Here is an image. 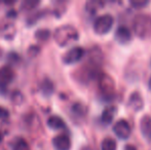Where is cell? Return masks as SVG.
<instances>
[{
	"label": "cell",
	"mask_w": 151,
	"mask_h": 150,
	"mask_svg": "<svg viewBox=\"0 0 151 150\" xmlns=\"http://www.w3.org/2000/svg\"><path fill=\"white\" fill-rule=\"evenodd\" d=\"M79 37L78 31L71 25H63L56 29L54 33L55 41L60 46H67L75 42Z\"/></svg>",
	"instance_id": "obj_1"
},
{
	"label": "cell",
	"mask_w": 151,
	"mask_h": 150,
	"mask_svg": "<svg viewBox=\"0 0 151 150\" xmlns=\"http://www.w3.org/2000/svg\"><path fill=\"white\" fill-rule=\"evenodd\" d=\"M12 150H30L29 144L24 139H18L14 142V145L12 147Z\"/></svg>",
	"instance_id": "obj_18"
},
{
	"label": "cell",
	"mask_w": 151,
	"mask_h": 150,
	"mask_svg": "<svg viewBox=\"0 0 151 150\" xmlns=\"http://www.w3.org/2000/svg\"><path fill=\"white\" fill-rule=\"evenodd\" d=\"M143 98L141 97V95L138 92H135L129 96V106L131 107L133 110L135 111H139L143 108Z\"/></svg>",
	"instance_id": "obj_11"
},
{
	"label": "cell",
	"mask_w": 151,
	"mask_h": 150,
	"mask_svg": "<svg viewBox=\"0 0 151 150\" xmlns=\"http://www.w3.org/2000/svg\"><path fill=\"white\" fill-rule=\"evenodd\" d=\"M116 111H117V109H116L115 106L107 107V108L103 111V113H102V116H101L102 122L106 124L110 123V122L112 121V119L114 118V116H115Z\"/></svg>",
	"instance_id": "obj_13"
},
{
	"label": "cell",
	"mask_w": 151,
	"mask_h": 150,
	"mask_svg": "<svg viewBox=\"0 0 151 150\" xmlns=\"http://www.w3.org/2000/svg\"><path fill=\"white\" fill-rule=\"evenodd\" d=\"M116 41L118 43L125 44L127 42L131 41L132 39V32L127 27L125 26H119L115 31V34H114Z\"/></svg>",
	"instance_id": "obj_9"
},
{
	"label": "cell",
	"mask_w": 151,
	"mask_h": 150,
	"mask_svg": "<svg viewBox=\"0 0 151 150\" xmlns=\"http://www.w3.org/2000/svg\"><path fill=\"white\" fill-rule=\"evenodd\" d=\"M140 126H141V133L144 138L148 141H151V117L148 114L142 117Z\"/></svg>",
	"instance_id": "obj_10"
},
{
	"label": "cell",
	"mask_w": 151,
	"mask_h": 150,
	"mask_svg": "<svg viewBox=\"0 0 151 150\" xmlns=\"http://www.w3.org/2000/svg\"><path fill=\"white\" fill-rule=\"evenodd\" d=\"M8 116V110L5 108H3L2 106H0V119H3Z\"/></svg>",
	"instance_id": "obj_22"
},
{
	"label": "cell",
	"mask_w": 151,
	"mask_h": 150,
	"mask_svg": "<svg viewBox=\"0 0 151 150\" xmlns=\"http://www.w3.org/2000/svg\"><path fill=\"white\" fill-rule=\"evenodd\" d=\"M113 132L117 136V138L121 140H127L132 133V128L129 126V121L125 119H119L114 123Z\"/></svg>",
	"instance_id": "obj_6"
},
{
	"label": "cell",
	"mask_w": 151,
	"mask_h": 150,
	"mask_svg": "<svg viewBox=\"0 0 151 150\" xmlns=\"http://www.w3.org/2000/svg\"><path fill=\"white\" fill-rule=\"evenodd\" d=\"M40 3V1L37 0H26V1H23L21 4V9L22 10H30L35 8L38 4Z\"/></svg>",
	"instance_id": "obj_17"
},
{
	"label": "cell",
	"mask_w": 151,
	"mask_h": 150,
	"mask_svg": "<svg viewBox=\"0 0 151 150\" xmlns=\"http://www.w3.org/2000/svg\"><path fill=\"white\" fill-rule=\"evenodd\" d=\"M14 78V71L8 65H3L0 67V88H5L12 83Z\"/></svg>",
	"instance_id": "obj_7"
},
{
	"label": "cell",
	"mask_w": 151,
	"mask_h": 150,
	"mask_svg": "<svg viewBox=\"0 0 151 150\" xmlns=\"http://www.w3.org/2000/svg\"><path fill=\"white\" fill-rule=\"evenodd\" d=\"M39 52H40V48L37 45H31L28 50V55L31 57H35L39 54Z\"/></svg>",
	"instance_id": "obj_20"
},
{
	"label": "cell",
	"mask_w": 151,
	"mask_h": 150,
	"mask_svg": "<svg viewBox=\"0 0 151 150\" xmlns=\"http://www.w3.org/2000/svg\"><path fill=\"white\" fill-rule=\"evenodd\" d=\"M148 86H149V88L151 90V77H150V79H149V83H148Z\"/></svg>",
	"instance_id": "obj_25"
},
{
	"label": "cell",
	"mask_w": 151,
	"mask_h": 150,
	"mask_svg": "<svg viewBox=\"0 0 151 150\" xmlns=\"http://www.w3.org/2000/svg\"><path fill=\"white\" fill-rule=\"evenodd\" d=\"M104 6V2L101 1H96V0H91V1H88L86 4V9L91 14H95L97 12L100 8H102Z\"/></svg>",
	"instance_id": "obj_14"
},
{
	"label": "cell",
	"mask_w": 151,
	"mask_h": 150,
	"mask_svg": "<svg viewBox=\"0 0 151 150\" xmlns=\"http://www.w3.org/2000/svg\"><path fill=\"white\" fill-rule=\"evenodd\" d=\"M2 140H3V135H2V133L0 132V144H1Z\"/></svg>",
	"instance_id": "obj_24"
},
{
	"label": "cell",
	"mask_w": 151,
	"mask_h": 150,
	"mask_svg": "<svg viewBox=\"0 0 151 150\" xmlns=\"http://www.w3.org/2000/svg\"><path fill=\"white\" fill-rule=\"evenodd\" d=\"M46 123H47L48 128H50L52 130H61L66 126L63 118L58 115H50L46 120Z\"/></svg>",
	"instance_id": "obj_12"
},
{
	"label": "cell",
	"mask_w": 151,
	"mask_h": 150,
	"mask_svg": "<svg viewBox=\"0 0 151 150\" xmlns=\"http://www.w3.org/2000/svg\"><path fill=\"white\" fill-rule=\"evenodd\" d=\"M52 145L56 150H70L71 140L65 134H60L52 139Z\"/></svg>",
	"instance_id": "obj_8"
},
{
	"label": "cell",
	"mask_w": 151,
	"mask_h": 150,
	"mask_svg": "<svg viewBox=\"0 0 151 150\" xmlns=\"http://www.w3.org/2000/svg\"><path fill=\"white\" fill-rule=\"evenodd\" d=\"M124 150H137V148H136L134 145L129 144V145H127V146L124 147Z\"/></svg>",
	"instance_id": "obj_23"
},
{
	"label": "cell",
	"mask_w": 151,
	"mask_h": 150,
	"mask_svg": "<svg viewBox=\"0 0 151 150\" xmlns=\"http://www.w3.org/2000/svg\"><path fill=\"white\" fill-rule=\"evenodd\" d=\"M99 86L102 94L107 98H110L114 94L115 90V83L113 78L106 73H102L99 78Z\"/></svg>",
	"instance_id": "obj_4"
},
{
	"label": "cell",
	"mask_w": 151,
	"mask_h": 150,
	"mask_svg": "<svg viewBox=\"0 0 151 150\" xmlns=\"http://www.w3.org/2000/svg\"><path fill=\"white\" fill-rule=\"evenodd\" d=\"M84 56V48L81 46H73L65 52L63 56V62L67 65H72L79 62Z\"/></svg>",
	"instance_id": "obj_5"
},
{
	"label": "cell",
	"mask_w": 151,
	"mask_h": 150,
	"mask_svg": "<svg viewBox=\"0 0 151 150\" xmlns=\"http://www.w3.org/2000/svg\"><path fill=\"white\" fill-rule=\"evenodd\" d=\"M2 55H3V52H2V50H1V48H0V59H1Z\"/></svg>",
	"instance_id": "obj_26"
},
{
	"label": "cell",
	"mask_w": 151,
	"mask_h": 150,
	"mask_svg": "<svg viewBox=\"0 0 151 150\" xmlns=\"http://www.w3.org/2000/svg\"><path fill=\"white\" fill-rule=\"evenodd\" d=\"M129 3H131V5H133L134 7L140 8V7H143V6L147 5L148 1H142V0H140V1H137V0H134V1H131Z\"/></svg>",
	"instance_id": "obj_21"
},
{
	"label": "cell",
	"mask_w": 151,
	"mask_h": 150,
	"mask_svg": "<svg viewBox=\"0 0 151 150\" xmlns=\"http://www.w3.org/2000/svg\"><path fill=\"white\" fill-rule=\"evenodd\" d=\"M134 32L140 38L151 37V17L146 14H137L133 20Z\"/></svg>",
	"instance_id": "obj_2"
},
{
	"label": "cell",
	"mask_w": 151,
	"mask_h": 150,
	"mask_svg": "<svg viewBox=\"0 0 151 150\" xmlns=\"http://www.w3.org/2000/svg\"><path fill=\"white\" fill-rule=\"evenodd\" d=\"M114 24V19L111 14H104L102 16L98 17L93 22V31L97 34L104 35L111 30L112 26Z\"/></svg>",
	"instance_id": "obj_3"
},
{
	"label": "cell",
	"mask_w": 151,
	"mask_h": 150,
	"mask_svg": "<svg viewBox=\"0 0 151 150\" xmlns=\"http://www.w3.org/2000/svg\"><path fill=\"white\" fill-rule=\"evenodd\" d=\"M116 141L112 138H105L101 143V150H116Z\"/></svg>",
	"instance_id": "obj_15"
},
{
	"label": "cell",
	"mask_w": 151,
	"mask_h": 150,
	"mask_svg": "<svg viewBox=\"0 0 151 150\" xmlns=\"http://www.w3.org/2000/svg\"><path fill=\"white\" fill-rule=\"evenodd\" d=\"M72 109H73L74 113L77 114V115H79V114H84V106H83L82 104H79V103H76V104H74V105H73Z\"/></svg>",
	"instance_id": "obj_19"
},
{
	"label": "cell",
	"mask_w": 151,
	"mask_h": 150,
	"mask_svg": "<svg viewBox=\"0 0 151 150\" xmlns=\"http://www.w3.org/2000/svg\"><path fill=\"white\" fill-rule=\"evenodd\" d=\"M50 36V32L47 29H40V30H37L35 33V38L37 40H40V41H45L47 40Z\"/></svg>",
	"instance_id": "obj_16"
}]
</instances>
